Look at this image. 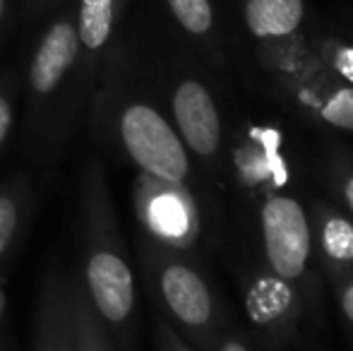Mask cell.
<instances>
[{
	"label": "cell",
	"instance_id": "1",
	"mask_svg": "<svg viewBox=\"0 0 353 351\" xmlns=\"http://www.w3.org/2000/svg\"><path fill=\"white\" fill-rule=\"evenodd\" d=\"M77 274L118 349H132L140 332L135 267L123 239L106 169L89 157L79 174Z\"/></svg>",
	"mask_w": 353,
	"mask_h": 351
},
{
	"label": "cell",
	"instance_id": "2",
	"mask_svg": "<svg viewBox=\"0 0 353 351\" xmlns=\"http://www.w3.org/2000/svg\"><path fill=\"white\" fill-rule=\"evenodd\" d=\"M137 255L157 313L166 318L192 349H252L245 330L231 315L212 277L188 250L163 245L140 231Z\"/></svg>",
	"mask_w": 353,
	"mask_h": 351
},
{
	"label": "cell",
	"instance_id": "3",
	"mask_svg": "<svg viewBox=\"0 0 353 351\" xmlns=\"http://www.w3.org/2000/svg\"><path fill=\"white\" fill-rule=\"evenodd\" d=\"M84 94L74 12H63L43 29L27 68V137L37 161L63 152Z\"/></svg>",
	"mask_w": 353,
	"mask_h": 351
},
{
	"label": "cell",
	"instance_id": "4",
	"mask_svg": "<svg viewBox=\"0 0 353 351\" xmlns=\"http://www.w3.org/2000/svg\"><path fill=\"white\" fill-rule=\"evenodd\" d=\"M99 101L103 106L108 135L140 174L173 183L190 181V152L173 123L154 103L140 97H128L118 89H108Z\"/></svg>",
	"mask_w": 353,
	"mask_h": 351
},
{
	"label": "cell",
	"instance_id": "5",
	"mask_svg": "<svg viewBox=\"0 0 353 351\" xmlns=\"http://www.w3.org/2000/svg\"><path fill=\"white\" fill-rule=\"evenodd\" d=\"M32 349L113 351L118 349L99 318L77 270L53 260L43 274L32 323Z\"/></svg>",
	"mask_w": 353,
	"mask_h": 351
},
{
	"label": "cell",
	"instance_id": "6",
	"mask_svg": "<svg viewBox=\"0 0 353 351\" xmlns=\"http://www.w3.org/2000/svg\"><path fill=\"white\" fill-rule=\"evenodd\" d=\"M243 22L255 46L257 66L281 97L320 70L312 39L305 34V0H245Z\"/></svg>",
	"mask_w": 353,
	"mask_h": 351
},
{
	"label": "cell",
	"instance_id": "7",
	"mask_svg": "<svg viewBox=\"0 0 353 351\" xmlns=\"http://www.w3.org/2000/svg\"><path fill=\"white\" fill-rule=\"evenodd\" d=\"M307 308L310 303L301 286L265 263L243 279V330L252 349L298 347Z\"/></svg>",
	"mask_w": 353,
	"mask_h": 351
},
{
	"label": "cell",
	"instance_id": "8",
	"mask_svg": "<svg viewBox=\"0 0 353 351\" xmlns=\"http://www.w3.org/2000/svg\"><path fill=\"white\" fill-rule=\"evenodd\" d=\"M260 234L265 265L303 289L307 303H317V277L312 274V231L307 210L286 190L260 197Z\"/></svg>",
	"mask_w": 353,
	"mask_h": 351
},
{
	"label": "cell",
	"instance_id": "9",
	"mask_svg": "<svg viewBox=\"0 0 353 351\" xmlns=\"http://www.w3.org/2000/svg\"><path fill=\"white\" fill-rule=\"evenodd\" d=\"M135 214L140 231L163 245L190 250L200 241V207L188 183L140 174L135 183Z\"/></svg>",
	"mask_w": 353,
	"mask_h": 351
},
{
	"label": "cell",
	"instance_id": "10",
	"mask_svg": "<svg viewBox=\"0 0 353 351\" xmlns=\"http://www.w3.org/2000/svg\"><path fill=\"white\" fill-rule=\"evenodd\" d=\"M231 169L236 183L252 197L286 190L291 183V157L279 128L250 123L231 145Z\"/></svg>",
	"mask_w": 353,
	"mask_h": 351
},
{
	"label": "cell",
	"instance_id": "11",
	"mask_svg": "<svg viewBox=\"0 0 353 351\" xmlns=\"http://www.w3.org/2000/svg\"><path fill=\"white\" fill-rule=\"evenodd\" d=\"M171 123L190 157L216 166L223 147V118L210 87L197 77H181L171 89Z\"/></svg>",
	"mask_w": 353,
	"mask_h": 351
},
{
	"label": "cell",
	"instance_id": "12",
	"mask_svg": "<svg viewBox=\"0 0 353 351\" xmlns=\"http://www.w3.org/2000/svg\"><path fill=\"white\" fill-rule=\"evenodd\" d=\"M312 231V255L330 284L353 272V217L341 205L315 200L307 210Z\"/></svg>",
	"mask_w": 353,
	"mask_h": 351
},
{
	"label": "cell",
	"instance_id": "13",
	"mask_svg": "<svg viewBox=\"0 0 353 351\" xmlns=\"http://www.w3.org/2000/svg\"><path fill=\"white\" fill-rule=\"evenodd\" d=\"M128 0H77L74 29L79 41V80L92 87L103 56L116 37Z\"/></svg>",
	"mask_w": 353,
	"mask_h": 351
},
{
	"label": "cell",
	"instance_id": "14",
	"mask_svg": "<svg viewBox=\"0 0 353 351\" xmlns=\"http://www.w3.org/2000/svg\"><path fill=\"white\" fill-rule=\"evenodd\" d=\"M283 97L310 121L334 130L353 132V85L332 77L320 68Z\"/></svg>",
	"mask_w": 353,
	"mask_h": 351
},
{
	"label": "cell",
	"instance_id": "15",
	"mask_svg": "<svg viewBox=\"0 0 353 351\" xmlns=\"http://www.w3.org/2000/svg\"><path fill=\"white\" fill-rule=\"evenodd\" d=\"M34 212V188L29 176L17 174L0 183V313H3V265L22 243Z\"/></svg>",
	"mask_w": 353,
	"mask_h": 351
},
{
	"label": "cell",
	"instance_id": "16",
	"mask_svg": "<svg viewBox=\"0 0 353 351\" xmlns=\"http://www.w3.org/2000/svg\"><path fill=\"white\" fill-rule=\"evenodd\" d=\"M166 8L176 24L195 41L212 43L216 32L212 0H166Z\"/></svg>",
	"mask_w": 353,
	"mask_h": 351
},
{
	"label": "cell",
	"instance_id": "17",
	"mask_svg": "<svg viewBox=\"0 0 353 351\" xmlns=\"http://www.w3.org/2000/svg\"><path fill=\"white\" fill-rule=\"evenodd\" d=\"M312 53L325 72L353 85V41L336 34H322L312 39Z\"/></svg>",
	"mask_w": 353,
	"mask_h": 351
},
{
	"label": "cell",
	"instance_id": "18",
	"mask_svg": "<svg viewBox=\"0 0 353 351\" xmlns=\"http://www.w3.org/2000/svg\"><path fill=\"white\" fill-rule=\"evenodd\" d=\"M327 185L339 205L353 217V161L346 154H334L327 164Z\"/></svg>",
	"mask_w": 353,
	"mask_h": 351
},
{
	"label": "cell",
	"instance_id": "19",
	"mask_svg": "<svg viewBox=\"0 0 353 351\" xmlns=\"http://www.w3.org/2000/svg\"><path fill=\"white\" fill-rule=\"evenodd\" d=\"M19 82L14 72H3L0 75V152L5 150L10 140V132L14 126V108H17Z\"/></svg>",
	"mask_w": 353,
	"mask_h": 351
},
{
	"label": "cell",
	"instance_id": "20",
	"mask_svg": "<svg viewBox=\"0 0 353 351\" xmlns=\"http://www.w3.org/2000/svg\"><path fill=\"white\" fill-rule=\"evenodd\" d=\"M332 286V294H334L336 301V310H339V320L341 328H344L346 337L353 344V272L344 279L334 281Z\"/></svg>",
	"mask_w": 353,
	"mask_h": 351
},
{
	"label": "cell",
	"instance_id": "21",
	"mask_svg": "<svg viewBox=\"0 0 353 351\" xmlns=\"http://www.w3.org/2000/svg\"><path fill=\"white\" fill-rule=\"evenodd\" d=\"M154 330H157V347L159 349H192L190 344L183 339V334L159 313H157V320H154Z\"/></svg>",
	"mask_w": 353,
	"mask_h": 351
},
{
	"label": "cell",
	"instance_id": "22",
	"mask_svg": "<svg viewBox=\"0 0 353 351\" xmlns=\"http://www.w3.org/2000/svg\"><path fill=\"white\" fill-rule=\"evenodd\" d=\"M61 3V0H27V5L32 10H43V8H51V5Z\"/></svg>",
	"mask_w": 353,
	"mask_h": 351
},
{
	"label": "cell",
	"instance_id": "23",
	"mask_svg": "<svg viewBox=\"0 0 353 351\" xmlns=\"http://www.w3.org/2000/svg\"><path fill=\"white\" fill-rule=\"evenodd\" d=\"M8 5H10V0H0V27H3V22H5V14H8Z\"/></svg>",
	"mask_w": 353,
	"mask_h": 351
}]
</instances>
